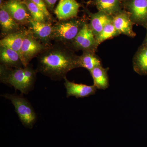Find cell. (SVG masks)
Here are the masks:
<instances>
[{"label":"cell","mask_w":147,"mask_h":147,"mask_svg":"<svg viewBox=\"0 0 147 147\" xmlns=\"http://www.w3.org/2000/svg\"><path fill=\"white\" fill-rule=\"evenodd\" d=\"M38 72L53 81H60L67 73L79 68V56L68 45L61 42L48 46L37 56Z\"/></svg>","instance_id":"obj_1"},{"label":"cell","mask_w":147,"mask_h":147,"mask_svg":"<svg viewBox=\"0 0 147 147\" xmlns=\"http://www.w3.org/2000/svg\"><path fill=\"white\" fill-rule=\"evenodd\" d=\"M37 72L30 64L26 67L18 68H9L1 65V82L27 94L34 88Z\"/></svg>","instance_id":"obj_2"},{"label":"cell","mask_w":147,"mask_h":147,"mask_svg":"<svg viewBox=\"0 0 147 147\" xmlns=\"http://www.w3.org/2000/svg\"><path fill=\"white\" fill-rule=\"evenodd\" d=\"M86 23L84 19L76 18L58 22L54 25L53 40L68 45L75 38Z\"/></svg>","instance_id":"obj_3"},{"label":"cell","mask_w":147,"mask_h":147,"mask_svg":"<svg viewBox=\"0 0 147 147\" xmlns=\"http://www.w3.org/2000/svg\"><path fill=\"white\" fill-rule=\"evenodd\" d=\"M2 96L10 100L22 124L28 128H32L37 119L36 114L31 104L22 96L5 94Z\"/></svg>","instance_id":"obj_4"},{"label":"cell","mask_w":147,"mask_h":147,"mask_svg":"<svg viewBox=\"0 0 147 147\" xmlns=\"http://www.w3.org/2000/svg\"><path fill=\"white\" fill-rule=\"evenodd\" d=\"M47 47L38 41L28 29V31L24 38L19 53L24 67L28 65L34 58L37 57Z\"/></svg>","instance_id":"obj_5"},{"label":"cell","mask_w":147,"mask_h":147,"mask_svg":"<svg viewBox=\"0 0 147 147\" xmlns=\"http://www.w3.org/2000/svg\"><path fill=\"white\" fill-rule=\"evenodd\" d=\"M74 50L95 52L98 46L89 24L85 23L76 37L68 44Z\"/></svg>","instance_id":"obj_6"},{"label":"cell","mask_w":147,"mask_h":147,"mask_svg":"<svg viewBox=\"0 0 147 147\" xmlns=\"http://www.w3.org/2000/svg\"><path fill=\"white\" fill-rule=\"evenodd\" d=\"M2 5L13 19L21 26L29 25L32 19L26 6L20 0H8Z\"/></svg>","instance_id":"obj_7"},{"label":"cell","mask_w":147,"mask_h":147,"mask_svg":"<svg viewBox=\"0 0 147 147\" xmlns=\"http://www.w3.org/2000/svg\"><path fill=\"white\" fill-rule=\"evenodd\" d=\"M28 25V29L38 41L45 46L51 45L54 31V25L52 22H38L32 19Z\"/></svg>","instance_id":"obj_8"},{"label":"cell","mask_w":147,"mask_h":147,"mask_svg":"<svg viewBox=\"0 0 147 147\" xmlns=\"http://www.w3.org/2000/svg\"><path fill=\"white\" fill-rule=\"evenodd\" d=\"M80 7L76 0H60L54 12L59 21H65L76 18Z\"/></svg>","instance_id":"obj_9"},{"label":"cell","mask_w":147,"mask_h":147,"mask_svg":"<svg viewBox=\"0 0 147 147\" xmlns=\"http://www.w3.org/2000/svg\"><path fill=\"white\" fill-rule=\"evenodd\" d=\"M130 16L134 24L147 28V0H131L129 4Z\"/></svg>","instance_id":"obj_10"},{"label":"cell","mask_w":147,"mask_h":147,"mask_svg":"<svg viewBox=\"0 0 147 147\" xmlns=\"http://www.w3.org/2000/svg\"><path fill=\"white\" fill-rule=\"evenodd\" d=\"M64 80L67 97L75 96L76 98H79L88 97L94 94L97 90V89L94 85L88 86L86 84H77L70 82L66 77Z\"/></svg>","instance_id":"obj_11"},{"label":"cell","mask_w":147,"mask_h":147,"mask_svg":"<svg viewBox=\"0 0 147 147\" xmlns=\"http://www.w3.org/2000/svg\"><path fill=\"white\" fill-rule=\"evenodd\" d=\"M113 23L119 34L133 38L136 34L133 30V23L130 16L125 12H119L113 17Z\"/></svg>","instance_id":"obj_12"},{"label":"cell","mask_w":147,"mask_h":147,"mask_svg":"<svg viewBox=\"0 0 147 147\" xmlns=\"http://www.w3.org/2000/svg\"><path fill=\"white\" fill-rule=\"evenodd\" d=\"M28 31V29H21L7 35L0 40V46L11 49L19 55L23 40Z\"/></svg>","instance_id":"obj_13"},{"label":"cell","mask_w":147,"mask_h":147,"mask_svg":"<svg viewBox=\"0 0 147 147\" xmlns=\"http://www.w3.org/2000/svg\"><path fill=\"white\" fill-rule=\"evenodd\" d=\"M0 25L1 34L4 37L21 30V25L13 19L3 5L0 8Z\"/></svg>","instance_id":"obj_14"},{"label":"cell","mask_w":147,"mask_h":147,"mask_svg":"<svg viewBox=\"0 0 147 147\" xmlns=\"http://www.w3.org/2000/svg\"><path fill=\"white\" fill-rule=\"evenodd\" d=\"M0 61L1 65L9 68H21L24 67L19 54L14 50L1 47Z\"/></svg>","instance_id":"obj_15"},{"label":"cell","mask_w":147,"mask_h":147,"mask_svg":"<svg viewBox=\"0 0 147 147\" xmlns=\"http://www.w3.org/2000/svg\"><path fill=\"white\" fill-rule=\"evenodd\" d=\"M113 21V17L99 11L91 15L90 26L96 38L107 24Z\"/></svg>","instance_id":"obj_16"},{"label":"cell","mask_w":147,"mask_h":147,"mask_svg":"<svg viewBox=\"0 0 147 147\" xmlns=\"http://www.w3.org/2000/svg\"><path fill=\"white\" fill-rule=\"evenodd\" d=\"M108 69L109 68H103L100 65L90 71L93 80L94 85L98 89L105 90L109 86Z\"/></svg>","instance_id":"obj_17"},{"label":"cell","mask_w":147,"mask_h":147,"mask_svg":"<svg viewBox=\"0 0 147 147\" xmlns=\"http://www.w3.org/2000/svg\"><path fill=\"white\" fill-rule=\"evenodd\" d=\"M134 71L140 75H147V48L142 45L133 59Z\"/></svg>","instance_id":"obj_18"},{"label":"cell","mask_w":147,"mask_h":147,"mask_svg":"<svg viewBox=\"0 0 147 147\" xmlns=\"http://www.w3.org/2000/svg\"><path fill=\"white\" fill-rule=\"evenodd\" d=\"M78 63L79 67H84L89 71L96 67L102 65L101 61L92 51H84L79 56Z\"/></svg>","instance_id":"obj_19"},{"label":"cell","mask_w":147,"mask_h":147,"mask_svg":"<svg viewBox=\"0 0 147 147\" xmlns=\"http://www.w3.org/2000/svg\"><path fill=\"white\" fill-rule=\"evenodd\" d=\"M96 5L99 11L113 17L119 13V0H95Z\"/></svg>","instance_id":"obj_20"},{"label":"cell","mask_w":147,"mask_h":147,"mask_svg":"<svg viewBox=\"0 0 147 147\" xmlns=\"http://www.w3.org/2000/svg\"><path fill=\"white\" fill-rule=\"evenodd\" d=\"M119 34L114 26L113 21L110 22L104 27L100 33L96 38L98 46L105 40L111 39Z\"/></svg>","instance_id":"obj_21"},{"label":"cell","mask_w":147,"mask_h":147,"mask_svg":"<svg viewBox=\"0 0 147 147\" xmlns=\"http://www.w3.org/2000/svg\"><path fill=\"white\" fill-rule=\"evenodd\" d=\"M22 2L26 6L33 20L40 22L48 21L43 12L31 0H24Z\"/></svg>","instance_id":"obj_22"},{"label":"cell","mask_w":147,"mask_h":147,"mask_svg":"<svg viewBox=\"0 0 147 147\" xmlns=\"http://www.w3.org/2000/svg\"><path fill=\"white\" fill-rule=\"evenodd\" d=\"M31 1L33 3H34L43 12L47 18V21L49 22H52V21H53L52 16L47 9V6L45 4L44 0H31Z\"/></svg>","instance_id":"obj_23"},{"label":"cell","mask_w":147,"mask_h":147,"mask_svg":"<svg viewBox=\"0 0 147 147\" xmlns=\"http://www.w3.org/2000/svg\"><path fill=\"white\" fill-rule=\"evenodd\" d=\"M58 0H44L47 7L51 10L53 9Z\"/></svg>","instance_id":"obj_24"},{"label":"cell","mask_w":147,"mask_h":147,"mask_svg":"<svg viewBox=\"0 0 147 147\" xmlns=\"http://www.w3.org/2000/svg\"><path fill=\"white\" fill-rule=\"evenodd\" d=\"M144 45V46H145V47H147V33L146 38H145L144 41V43H143V45Z\"/></svg>","instance_id":"obj_25"}]
</instances>
